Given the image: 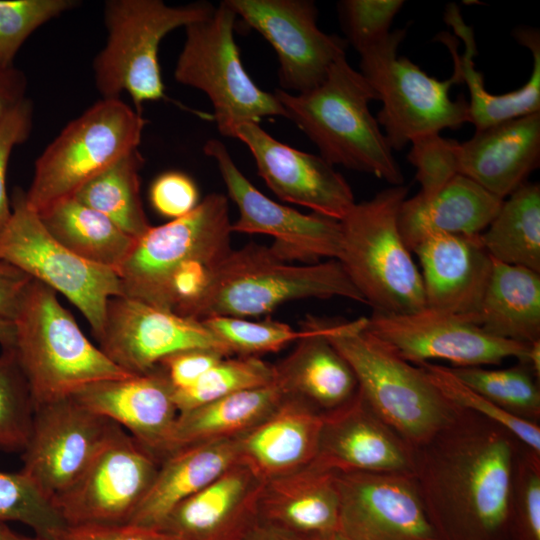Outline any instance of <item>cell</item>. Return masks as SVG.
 I'll return each instance as SVG.
<instances>
[{
	"label": "cell",
	"instance_id": "6da1fadb",
	"mask_svg": "<svg viewBox=\"0 0 540 540\" xmlns=\"http://www.w3.org/2000/svg\"><path fill=\"white\" fill-rule=\"evenodd\" d=\"M522 445L499 423L460 408L414 448L412 475L440 540H509V494Z\"/></svg>",
	"mask_w": 540,
	"mask_h": 540
},
{
	"label": "cell",
	"instance_id": "7a4b0ae2",
	"mask_svg": "<svg viewBox=\"0 0 540 540\" xmlns=\"http://www.w3.org/2000/svg\"><path fill=\"white\" fill-rule=\"evenodd\" d=\"M273 93L286 118L329 164L371 174L391 186L403 185L401 168L369 108L378 96L346 56L331 66L317 87L294 94L278 88Z\"/></svg>",
	"mask_w": 540,
	"mask_h": 540
},
{
	"label": "cell",
	"instance_id": "3957f363",
	"mask_svg": "<svg viewBox=\"0 0 540 540\" xmlns=\"http://www.w3.org/2000/svg\"><path fill=\"white\" fill-rule=\"evenodd\" d=\"M331 297L364 303L338 260L298 265L281 260L270 247L250 243L232 249L208 271L181 316L249 318L290 301Z\"/></svg>",
	"mask_w": 540,
	"mask_h": 540
},
{
	"label": "cell",
	"instance_id": "277c9868",
	"mask_svg": "<svg viewBox=\"0 0 540 540\" xmlns=\"http://www.w3.org/2000/svg\"><path fill=\"white\" fill-rule=\"evenodd\" d=\"M325 336L351 366L358 392L372 410L416 448L447 425L459 407L366 328V317L320 318Z\"/></svg>",
	"mask_w": 540,
	"mask_h": 540
},
{
	"label": "cell",
	"instance_id": "5b68a950",
	"mask_svg": "<svg viewBox=\"0 0 540 540\" xmlns=\"http://www.w3.org/2000/svg\"><path fill=\"white\" fill-rule=\"evenodd\" d=\"M14 352L35 407L65 398L79 388L130 374L93 345L57 292L32 279L15 320Z\"/></svg>",
	"mask_w": 540,
	"mask_h": 540
},
{
	"label": "cell",
	"instance_id": "8992f818",
	"mask_svg": "<svg viewBox=\"0 0 540 540\" xmlns=\"http://www.w3.org/2000/svg\"><path fill=\"white\" fill-rule=\"evenodd\" d=\"M407 194L404 185L390 186L355 203L340 221L337 260L373 312L406 314L426 307L421 273L398 226Z\"/></svg>",
	"mask_w": 540,
	"mask_h": 540
},
{
	"label": "cell",
	"instance_id": "52a82bcc",
	"mask_svg": "<svg viewBox=\"0 0 540 540\" xmlns=\"http://www.w3.org/2000/svg\"><path fill=\"white\" fill-rule=\"evenodd\" d=\"M215 8L206 1L180 6L161 0L107 1V42L93 63L103 99L119 98L125 91L140 114L144 103L167 99L158 59L161 40L176 28L208 18Z\"/></svg>",
	"mask_w": 540,
	"mask_h": 540
},
{
	"label": "cell",
	"instance_id": "ba28073f",
	"mask_svg": "<svg viewBox=\"0 0 540 540\" xmlns=\"http://www.w3.org/2000/svg\"><path fill=\"white\" fill-rule=\"evenodd\" d=\"M147 121L119 98L102 99L69 122L35 162L27 206L41 214L137 149Z\"/></svg>",
	"mask_w": 540,
	"mask_h": 540
},
{
	"label": "cell",
	"instance_id": "9c48e42d",
	"mask_svg": "<svg viewBox=\"0 0 540 540\" xmlns=\"http://www.w3.org/2000/svg\"><path fill=\"white\" fill-rule=\"evenodd\" d=\"M228 198L208 194L183 217L151 227L117 270L122 296L168 310L174 279L191 268L211 269L231 250Z\"/></svg>",
	"mask_w": 540,
	"mask_h": 540
},
{
	"label": "cell",
	"instance_id": "30bf717a",
	"mask_svg": "<svg viewBox=\"0 0 540 540\" xmlns=\"http://www.w3.org/2000/svg\"><path fill=\"white\" fill-rule=\"evenodd\" d=\"M406 34V27L391 30L359 52V72L382 103L376 119L393 151L402 150L419 136L470 123L468 101L450 97L451 87L462 84L459 75L453 71L449 79L439 80L407 57L399 56Z\"/></svg>",
	"mask_w": 540,
	"mask_h": 540
},
{
	"label": "cell",
	"instance_id": "8fae6325",
	"mask_svg": "<svg viewBox=\"0 0 540 540\" xmlns=\"http://www.w3.org/2000/svg\"><path fill=\"white\" fill-rule=\"evenodd\" d=\"M236 18L224 0L211 16L187 25L174 70L177 82L206 94L219 133L232 138L240 125L286 118L274 93L260 89L246 72L234 39Z\"/></svg>",
	"mask_w": 540,
	"mask_h": 540
},
{
	"label": "cell",
	"instance_id": "7c38bea8",
	"mask_svg": "<svg viewBox=\"0 0 540 540\" xmlns=\"http://www.w3.org/2000/svg\"><path fill=\"white\" fill-rule=\"evenodd\" d=\"M12 214L0 236V261L10 263L64 295L87 319L96 338L102 331L106 306L122 296L120 279L111 268L89 262L59 243L16 188Z\"/></svg>",
	"mask_w": 540,
	"mask_h": 540
},
{
	"label": "cell",
	"instance_id": "4fadbf2b",
	"mask_svg": "<svg viewBox=\"0 0 540 540\" xmlns=\"http://www.w3.org/2000/svg\"><path fill=\"white\" fill-rule=\"evenodd\" d=\"M203 151L215 160L228 197L238 209L232 232L273 237L270 249L289 263L337 260L342 239L340 221L317 213H301L264 195L236 166L223 142L210 139Z\"/></svg>",
	"mask_w": 540,
	"mask_h": 540
},
{
	"label": "cell",
	"instance_id": "5bb4252c",
	"mask_svg": "<svg viewBox=\"0 0 540 540\" xmlns=\"http://www.w3.org/2000/svg\"><path fill=\"white\" fill-rule=\"evenodd\" d=\"M160 461L118 426L81 475L53 503L67 525L128 523Z\"/></svg>",
	"mask_w": 540,
	"mask_h": 540
},
{
	"label": "cell",
	"instance_id": "9a60e30c",
	"mask_svg": "<svg viewBox=\"0 0 540 540\" xmlns=\"http://www.w3.org/2000/svg\"><path fill=\"white\" fill-rule=\"evenodd\" d=\"M366 328L414 365L445 360L452 367L524 363L530 344L492 336L464 317L423 308L406 314L373 312Z\"/></svg>",
	"mask_w": 540,
	"mask_h": 540
},
{
	"label": "cell",
	"instance_id": "2e32d148",
	"mask_svg": "<svg viewBox=\"0 0 540 540\" xmlns=\"http://www.w3.org/2000/svg\"><path fill=\"white\" fill-rule=\"evenodd\" d=\"M245 24L273 47L280 89L303 93L320 85L331 66L346 56L348 43L317 25L311 0H225Z\"/></svg>",
	"mask_w": 540,
	"mask_h": 540
},
{
	"label": "cell",
	"instance_id": "e0dca14e",
	"mask_svg": "<svg viewBox=\"0 0 540 540\" xmlns=\"http://www.w3.org/2000/svg\"><path fill=\"white\" fill-rule=\"evenodd\" d=\"M118 426L71 396L39 405L22 451L21 471L53 501L81 475Z\"/></svg>",
	"mask_w": 540,
	"mask_h": 540
},
{
	"label": "cell",
	"instance_id": "ac0fdd59",
	"mask_svg": "<svg viewBox=\"0 0 540 540\" xmlns=\"http://www.w3.org/2000/svg\"><path fill=\"white\" fill-rule=\"evenodd\" d=\"M99 349L130 375L148 373L165 357L192 348L233 356L200 320L180 316L126 296L108 300Z\"/></svg>",
	"mask_w": 540,
	"mask_h": 540
},
{
	"label": "cell",
	"instance_id": "d6986e66",
	"mask_svg": "<svg viewBox=\"0 0 540 540\" xmlns=\"http://www.w3.org/2000/svg\"><path fill=\"white\" fill-rule=\"evenodd\" d=\"M338 530L350 540H440L410 473L335 471Z\"/></svg>",
	"mask_w": 540,
	"mask_h": 540
},
{
	"label": "cell",
	"instance_id": "ffe728a7",
	"mask_svg": "<svg viewBox=\"0 0 540 540\" xmlns=\"http://www.w3.org/2000/svg\"><path fill=\"white\" fill-rule=\"evenodd\" d=\"M233 138L248 147L258 175L281 200L338 221L356 203L349 183L320 155L284 144L256 123L238 126Z\"/></svg>",
	"mask_w": 540,
	"mask_h": 540
},
{
	"label": "cell",
	"instance_id": "44dd1931",
	"mask_svg": "<svg viewBox=\"0 0 540 540\" xmlns=\"http://www.w3.org/2000/svg\"><path fill=\"white\" fill-rule=\"evenodd\" d=\"M313 463L333 471L412 474L414 448L357 392L323 416Z\"/></svg>",
	"mask_w": 540,
	"mask_h": 540
},
{
	"label": "cell",
	"instance_id": "7402d4cb",
	"mask_svg": "<svg viewBox=\"0 0 540 540\" xmlns=\"http://www.w3.org/2000/svg\"><path fill=\"white\" fill-rule=\"evenodd\" d=\"M70 396L125 428L159 461L164 458L179 411L174 389L157 366L145 374L92 382Z\"/></svg>",
	"mask_w": 540,
	"mask_h": 540
},
{
	"label": "cell",
	"instance_id": "603a6c76",
	"mask_svg": "<svg viewBox=\"0 0 540 540\" xmlns=\"http://www.w3.org/2000/svg\"><path fill=\"white\" fill-rule=\"evenodd\" d=\"M264 481L240 462L176 506L157 527L182 540H243Z\"/></svg>",
	"mask_w": 540,
	"mask_h": 540
},
{
	"label": "cell",
	"instance_id": "cb8c5ba5",
	"mask_svg": "<svg viewBox=\"0 0 540 540\" xmlns=\"http://www.w3.org/2000/svg\"><path fill=\"white\" fill-rule=\"evenodd\" d=\"M413 252L422 268L426 308L468 320L474 316L493 264L479 236L431 235Z\"/></svg>",
	"mask_w": 540,
	"mask_h": 540
},
{
	"label": "cell",
	"instance_id": "d4e9b609",
	"mask_svg": "<svg viewBox=\"0 0 540 540\" xmlns=\"http://www.w3.org/2000/svg\"><path fill=\"white\" fill-rule=\"evenodd\" d=\"M458 173L505 199L540 164V111L492 125L457 147Z\"/></svg>",
	"mask_w": 540,
	"mask_h": 540
},
{
	"label": "cell",
	"instance_id": "484cf974",
	"mask_svg": "<svg viewBox=\"0 0 540 540\" xmlns=\"http://www.w3.org/2000/svg\"><path fill=\"white\" fill-rule=\"evenodd\" d=\"M301 328L305 335L284 359L274 364L275 382L285 397L325 415L355 397L357 379L349 363L325 336L320 318L308 317Z\"/></svg>",
	"mask_w": 540,
	"mask_h": 540
},
{
	"label": "cell",
	"instance_id": "4316f807",
	"mask_svg": "<svg viewBox=\"0 0 540 540\" xmlns=\"http://www.w3.org/2000/svg\"><path fill=\"white\" fill-rule=\"evenodd\" d=\"M323 416L284 396L272 413L235 439L238 462L263 481L310 465L317 455Z\"/></svg>",
	"mask_w": 540,
	"mask_h": 540
},
{
	"label": "cell",
	"instance_id": "83f0119b",
	"mask_svg": "<svg viewBox=\"0 0 540 540\" xmlns=\"http://www.w3.org/2000/svg\"><path fill=\"white\" fill-rule=\"evenodd\" d=\"M444 21L454 29L455 34L462 39L465 45L464 53L459 55L450 35L439 36V40L451 52L454 72L459 75L462 83H465L468 88L470 96L468 101L469 118L476 131L540 111L539 29L531 27L514 29L513 37L520 45L531 51L533 56L532 72L528 81L521 88L496 95L486 90L483 75L475 68L474 57L477 55V48L473 29L463 21L460 10L455 4L447 5Z\"/></svg>",
	"mask_w": 540,
	"mask_h": 540
},
{
	"label": "cell",
	"instance_id": "f1b7e54d",
	"mask_svg": "<svg viewBox=\"0 0 540 540\" xmlns=\"http://www.w3.org/2000/svg\"><path fill=\"white\" fill-rule=\"evenodd\" d=\"M257 522L291 536L338 530L335 471L315 463L264 481Z\"/></svg>",
	"mask_w": 540,
	"mask_h": 540
},
{
	"label": "cell",
	"instance_id": "f546056e",
	"mask_svg": "<svg viewBox=\"0 0 540 540\" xmlns=\"http://www.w3.org/2000/svg\"><path fill=\"white\" fill-rule=\"evenodd\" d=\"M502 202L473 180L456 174L430 195L406 198L399 209V231L410 251L431 235L479 236Z\"/></svg>",
	"mask_w": 540,
	"mask_h": 540
},
{
	"label": "cell",
	"instance_id": "4dcf8cb0",
	"mask_svg": "<svg viewBox=\"0 0 540 540\" xmlns=\"http://www.w3.org/2000/svg\"><path fill=\"white\" fill-rule=\"evenodd\" d=\"M238 462L236 441L187 446L165 456L128 523L158 527L180 503Z\"/></svg>",
	"mask_w": 540,
	"mask_h": 540
},
{
	"label": "cell",
	"instance_id": "1f68e13d",
	"mask_svg": "<svg viewBox=\"0 0 540 540\" xmlns=\"http://www.w3.org/2000/svg\"><path fill=\"white\" fill-rule=\"evenodd\" d=\"M469 321L519 343L540 340V273L493 260L478 311Z\"/></svg>",
	"mask_w": 540,
	"mask_h": 540
},
{
	"label": "cell",
	"instance_id": "d6a6232c",
	"mask_svg": "<svg viewBox=\"0 0 540 540\" xmlns=\"http://www.w3.org/2000/svg\"><path fill=\"white\" fill-rule=\"evenodd\" d=\"M283 398L274 381L181 411L165 456L187 446L237 439L272 413Z\"/></svg>",
	"mask_w": 540,
	"mask_h": 540
},
{
	"label": "cell",
	"instance_id": "836d02e7",
	"mask_svg": "<svg viewBox=\"0 0 540 540\" xmlns=\"http://www.w3.org/2000/svg\"><path fill=\"white\" fill-rule=\"evenodd\" d=\"M38 216L46 230L67 249L116 273L136 243L105 215L74 197L54 204Z\"/></svg>",
	"mask_w": 540,
	"mask_h": 540
},
{
	"label": "cell",
	"instance_id": "e575fe53",
	"mask_svg": "<svg viewBox=\"0 0 540 540\" xmlns=\"http://www.w3.org/2000/svg\"><path fill=\"white\" fill-rule=\"evenodd\" d=\"M479 239L493 260L540 273L539 183L526 182L505 198Z\"/></svg>",
	"mask_w": 540,
	"mask_h": 540
},
{
	"label": "cell",
	"instance_id": "d590c367",
	"mask_svg": "<svg viewBox=\"0 0 540 540\" xmlns=\"http://www.w3.org/2000/svg\"><path fill=\"white\" fill-rule=\"evenodd\" d=\"M143 164L141 153L134 149L86 183L74 198L102 213L137 240L152 227L140 195L139 173Z\"/></svg>",
	"mask_w": 540,
	"mask_h": 540
},
{
	"label": "cell",
	"instance_id": "8d00e7d4",
	"mask_svg": "<svg viewBox=\"0 0 540 540\" xmlns=\"http://www.w3.org/2000/svg\"><path fill=\"white\" fill-rule=\"evenodd\" d=\"M466 386L519 419L539 424V379L523 363L503 369L448 367Z\"/></svg>",
	"mask_w": 540,
	"mask_h": 540
},
{
	"label": "cell",
	"instance_id": "74e56055",
	"mask_svg": "<svg viewBox=\"0 0 540 540\" xmlns=\"http://www.w3.org/2000/svg\"><path fill=\"white\" fill-rule=\"evenodd\" d=\"M275 381L274 364L255 356L221 359L192 386L174 391L179 412Z\"/></svg>",
	"mask_w": 540,
	"mask_h": 540
},
{
	"label": "cell",
	"instance_id": "f35d334b",
	"mask_svg": "<svg viewBox=\"0 0 540 540\" xmlns=\"http://www.w3.org/2000/svg\"><path fill=\"white\" fill-rule=\"evenodd\" d=\"M29 526L34 536L52 540L67 524L39 487L21 470H0V522Z\"/></svg>",
	"mask_w": 540,
	"mask_h": 540
},
{
	"label": "cell",
	"instance_id": "ab89813d",
	"mask_svg": "<svg viewBox=\"0 0 540 540\" xmlns=\"http://www.w3.org/2000/svg\"><path fill=\"white\" fill-rule=\"evenodd\" d=\"M34 404L13 348L0 354V449L23 451L29 439Z\"/></svg>",
	"mask_w": 540,
	"mask_h": 540
},
{
	"label": "cell",
	"instance_id": "60d3db41",
	"mask_svg": "<svg viewBox=\"0 0 540 540\" xmlns=\"http://www.w3.org/2000/svg\"><path fill=\"white\" fill-rule=\"evenodd\" d=\"M202 322L227 346L232 355L260 357L278 352L305 335V330L266 319L251 321L247 318L212 317Z\"/></svg>",
	"mask_w": 540,
	"mask_h": 540
},
{
	"label": "cell",
	"instance_id": "b9f144b4",
	"mask_svg": "<svg viewBox=\"0 0 540 540\" xmlns=\"http://www.w3.org/2000/svg\"><path fill=\"white\" fill-rule=\"evenodd\" d=\"M509 540H540V453L522 445L508 503Z\"/></svg>",
	"mask_w": 540,
	"mask_h": 540
},
{
	"label": "cell",
	"instance_id": "7bdbcfd3",
	"mask_svg": "<svg viewBox=\"0 0 540 540\" xmlns=\"http://www.w3.org/2000/svg\"><path fill=\"white\" fill-rule=\"evenodd\" d=\"M421 366L431 382L455 406L480 414L507 428L523 445L540 453V427L514 417L457 379L448 367L433 363Z\"/></svg>",
	"mask_w": 540,
	"mask_h": 540
},
{
	"label": "cell",
	"instance_id": "ee69618b",
	"mask_svg": "<svg viewBox=\"0 0 540 540\" xmlns=\"http://www.w3.org/2000/svg\"><path fill=\"white\" fill-rule=\"evenodd\" d=\"M75 5L72 0H0V63L12 65L36 29Z\"/></svg>",
	"mask_w": 540,
	"mask_h": 540
},
{
	"label": "cell",
	"instance_id": "f6af8a7d",
	"mask_svg": "<svg viewBox=\"0 0 540 540\" xmlns=\"http://www.w3.org/2000/svg\"><path fill=\"white\" fill-rule=\"evenodd\" d=\"M403 0H342L338 15L345 40L359 53L391 32Z\"/></svg>",
	"mask_w": 540,
	"mask_h": 540
},
{
	"label": "cell",
	"instance_id": "bcb514c9",
	"mask_svg": "<svg viewBox=\"0 0 540 540\" xmlns=\"http://www.w3.org/2000/svg\"><path fill=\"white\" fill-rule=\"evenodd\" d=\"M407 160L416 169L419 194L430 195L458 173L459 142L437 134L419 136L411 142Z\"/></svg>",
	"mask_w": 540,
	"mask_h": 540
},
{
	"label": "cell",
	"instance_id": "7dc6e473",
	"mask_svg": "<svg viewBox=\"0 0 540 540\" xmlns=\"http://www.w3.org/2000/svg\"><path fill=\"white\" fill-rule=\"evenodd\" d=\"M149 198L158 214L174 220L185 216L198 205L199 191L187 174L168 171L153 181Z\"/></svg>",
	"mask_w": 540,
	"mask_h": 540
},
{
	"label": "cell",
	"instance_id": "c3c4849f",
	"mask_svg": "<svg viewBox=\"0 0 540 540\" xmlns=\"http://www.w3.org/2000/svg\"><path fill=\"white\" fill-rule=\"evenodd\" d=\"M32 114V103L26 98L0 125V236L12 214L6 187L8 162L13 148L29 137L32 128Z\"/></svg>",
	"mask_w": 540,
	"mask_h": 540
},
{
	"label": "cell",
	"instance_id": "681fc988",
	"mask_svg": "<svg viewBox=\"0 0 540 540\" xmlns=\"http://www.w3.org/2000/svg\"><path fill=\"white\" fill-rule=\"evenodd\" d=\"M225 357L229 356L214 349L192 348L165 357L157 367L165 375L174 391H177L192 386Z\"/></svg>",
	"mask_w": 540,
	"mask_h": 540
},
{
	"label": "cell",
	"instance_id": "f907efd6",
	"mask_svg": "<svg viewBox=\"0 0 540 540\" xmlns=\"http://www.w3.org/2000/svg\"><path fill=\"white\" fill-rule=\"evenodd\" d=\"M42 540V539H41ZM52 540H182L160 528L123 524L66 525Z\"/></svg>",
	"mask_w": 540,
	"mask_h": 540
},
{
	"label": "cell",
	"instance_id": "816d5d0a",
	"mask_svg": "<svg viewBox=\"0 0 540 540\" xmlns=\"http://www.w3.org/2000/svg\"><path fill=\"white\" fill-rule=\"evenodd\" d=\"M32 278L16 266L0 261V317L14 321Z\"/></svg>",
	"mask_w": 540,
	"mask_h": 540
},
{
	"label": "cell",
	"instance_id": "f5cc1de1",
	"mask_svg": "<svg viewBox=\"0 0 540 540\" xmlns=\"http://www.w3.org/2000/svg\"><path fill=\"white\" fill-rule=\"evenodd\" d=\"M26 89L24 73L13 64L0 63V125L26 99Z\"/></svg>",
	"mask_w": 540,
	"mask_h": 540
},
{
	"label": "cell",
	"instance_id": "db71d44e",
	"mask_svg": "<svg viewBox=\"0 0 540 540\" xmlns=\"http://www.w3.org/2000/svg\"><path fill=\"white\" fill-rule=\"evenodd\" d=\"M243 540H295L292 536L256 523Z\"/></svg>",
	"mask_w": 540,
	"mask_h": 540
},
{
	"label": "cell",
	"instance_id": "11a10c76",
	"mask_svg": "<svg viewBox=\"0 0 540 540\" xmlns=\"http://www.w3.org/2000/svg\"><path fill=\"white\" fill-rule=\"evenodd\" d=\"M15 334L14 322L0 317V346L2 349L14 347Z\"/></svg>",
	"mask_w": 540,
	"mask_h": 540
},
{
	"label": "cell",
	"instance_id": "9f6ffc18",
	"mask_svg": "<svg viewBox=\"0 0 540 540\" xmlns=\"http://www.w3.org/2000/svg\"><path fill=\"white\" fill-rule=\"evenodd\" d=\"M527 365L537 379L540 377V340L530 343L526 360L523 363Z\"/></svg>",
	"mask_w": 540,
	"mask_h": 540
},
{
	"label": "cell",
	"instance_id": "6f0895ef",
	"mask_svg": "<svg viewBox=\"0 0 540 540\" xmlns=\"http://www.w3.org/2000/svg\"><path fill=\"white\" fill-rule=\"evenodd\" d=\"M291 536V535H290ZM295 540H350L339 530L318 532L303 536H292Z\"/></svg>",
	"mask_w": 540,
	"mask_h": 540
},
{
	"label": "cell",
	"instance_id": "680465c9",
	"mask_svg": "<svg viewBox=\"0 0 540 540\" xmlns=\"http://www.w3.org/2000/svg\"><path fill=\"white\" fill-rule=\"evenodd\" d=\"M13 530L6 523L0 522V540H11Z\"/></svg>",
	"mask_w": 540,
	"mask_h": 540
},
{
	"label": "cell",
	"instance_id": "91938a15",
	"mask_svg": "<svg viewBox=\"0 0 540 540\" xmlns=\"http://www.w3.org/2000/svg\"><path fill=\"white\" fill-rule=\"evenodd\" d=\"M11 540H41V539H39V538H37L35 536H33V537L25 536V535L18 534V533L13 531L12 536H11Z\"/></svg>",
	"mask_w": 540,
	"mask_h": 540
}]
</instances>
